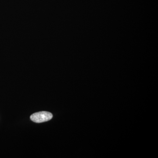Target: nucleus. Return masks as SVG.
I'll return each instance as SVG.
<instances>
[{"label": "nucleus", "mask_w": 158, "mask_h": 158, "mask_svg": "<svg viewBox=\"0 0 158 158\" xmlns=\"http://www.w3.org/2000/svg\"><path fill=\"white\" fill-rule=\"evenodd\" d=\"M52 114L46 111H42L32 114L31 119L32 121L36 123H41L50 120L52 118Z\"/></svg>", "instance_id": "1"}]
</instances>
